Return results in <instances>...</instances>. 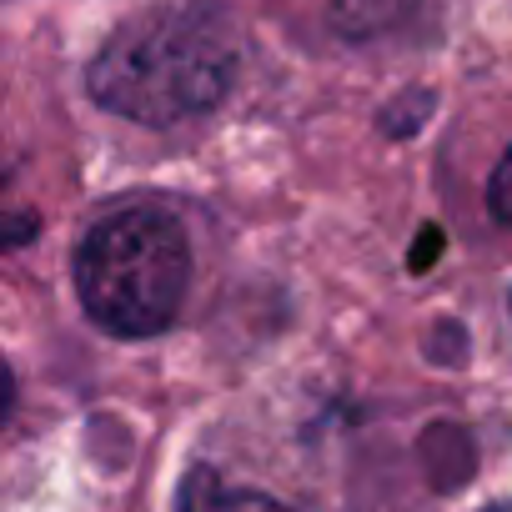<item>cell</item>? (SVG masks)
<instances>
[{
	"label": "cell",
	"instance_id": "obj_1",
	"mask_svg": "<svg viewBox=\"0 0 512 512\" xmlns=\"http://www.w3.org/2000/svg\"><path fill=\"white\" fill-rule=\"evenodd\" d=\"M241 71V41L216 0H171L131 16L91 61L86 91L96 106L141 121L181 126L216 111Z\"/></svg>",
	"mask_w": 512,
	"mask_h": 512
},
{
	"label": "cell",
	"instance_id": "obj_2",
	"mask_svg": "<svg viewBox=\"0 0 512 512\" xmlns=\"http://www.w3.org/2000/svg\"><path fill=\"white\" fill-rule=\"evenodd\" d=\"M191 246L171 211L126 206L91 226L76 251V292L96 327L116 337H156L181 312Z\"/></svg>",
	"mask_w": 512,
	"mask_h": 512
},
{
	"label": "cell",
	"instance_id": "obj_3",
	"mask_svg": "<svg viewBox=\"0 0 512 512\" xmlns=\"http://www.w3.org/2000/svg\"><path fill=\"white\" fill-rule=\"evenodd\" d=\"M176 512H307V507L282 502L272 492H256V487H231L211 467H191L176 492Z\"/></svg>",
	"mask_w": 512,
	"mask_h": 512
},
{
	"label": "cell",
	"instance_id": "obj_4",
	"mask_svg": "<svg viewBox=\"0 0 512 512\" xmlns=\"http://www.w3.org/2000/svg\"><path fill=\"white\" fill-rule=\"evenodd\" d=\"M417 0H332V26L342 36H377L412 16Z\"/></svg>",
	"mask_w": 512,
	"mask_h": 512
},
{
	"label": "cell",
	"instance_id": "obj_5",
	"mask_svg": "<svg viewBox=\"0 0 512 512\" xmlns=\"http://www.w3.org/2000/svg\"><path fill=\"white\" fill-rule=\"evenodd\" d=\"M487 206H492V216H497V221H507V226H512V146H507V156H502V161H497V171H492Z\"/></svg>",
	"mask_w": 512,
	"mask_h": 512
},
{
	"label": "cell",
	"instance_id": "obj_6",
	"mask_svg": "<svg viewBox=\"0 0 512 512\" xmlns=\"http://www.w3.org/2000/svg\"><path fill=\"white\" fill-rule=\"evenodd\" d=\"M11 397H16V382H11V367L0 362V422H6V412H11Z\"/></svg>",
	"mask_w": 512,
	"mask_h": 512
},
{
	"label": "cell",
	"instance_id": "obj_7",
	"mask_svg": "<svg viewBox=\"0 0 512 512\" xmlns=\"http://www.w3.org/2000/svg\"><path fill=\"white\" fill-rule=\"evenodd\" d=\"M487 512H512V502H497V507H487Z\"/></svg>",
	"mask_w": 512,
	"mask_h": 512
}]
</instances>
